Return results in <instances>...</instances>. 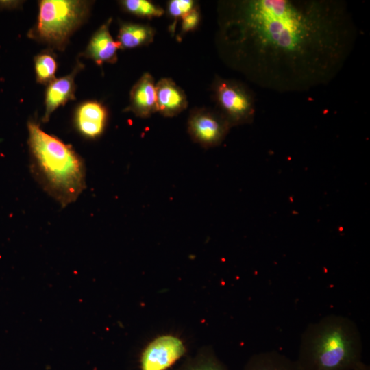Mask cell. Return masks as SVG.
<instances>
[{
  "mask_svg": "<svg viewBox=\"0 0 370 370\" xmlns=\"http://www.w3.org/2000/svg\"><path fill=\"white\" fill-rule=\"evenodd\" d=\"M219 43L226 61L257 86L304 92L330 83L358 36L341 0H241L221 3Z\"/></svg>",
  "mask_w": 370,
  "mask_h": 370,
  "instance_id": "6da1fadb",
  "label": "cell"
},
{
  "mask_svg": "<svg viewBox=\"0 0 370 370\" xmlns=\"http://www.w3.org/2000/svg\"><path fill=\"white\" fill-rule=\"evenodd\" d=\"M30 171L42 189L62 207L75 201L86 188L82 158L69 145L33 121L28 123Z\"/></svg>",
  "mask_w": 370,
  "mask_h": 370,
  "instance_id": "7a4b0ae2",
  "label": "cell"
},
{
  "mask_svg": "<svg viewBox=\"0 0 370 370\" xmlns=\"http://www.w3.org/2000/svg\"><path fill=\"white\" fill-rule=\"evenodd\" d=\"M362 354L356 323L346 316L331 314L304 329L296 361L301 370H355L362 362Z\"/></svg>",
  "mask_w": 370,
  "mask_h": 370,
  "instance_id": "3957f363",
  "label": "cell"
},
{
  "mask_svg": "<svg viewBox=\"0 0 370 370\" xmlns=\"http://www.w3.org/2000/svg\"><path fill=\"white\" fill-rule=\"evenodd\" d=\"M89 3L84 1L42 0L39 3L38 21L30 36L58 49L84 22Z\"/></svg>",
  "mask_w": 370,
  "mask_h": 370,
  "instance_id": "277c9868",
  "label": "cell"
},
{
  "mask_svg": "<svg viewBox=\"0 0 370 370\" xmlns=\"http://www.w3.org/2000/svg\"><path fill=\"white\" fill-rule=\"evenodd\" d=\"M217 110L231 127L250 123L256 113L255 97L245 84L217 77L212 84Z\"/></svg>",
  "mask_w": 370,
  "mask_h": 370,
  "instance_id": "5b68a950",
  "label": "cell"
},
{
  "mask_svg": "<svg viewBox=\"0 0 370 370\" xmlns=\"http://www.w3.org/2000/svg\"><path fill=\"white\" fill-rule=\"evenodd\" d=\"M187 126L191 138L205 148L220 145L232 127L217 110L206 108L193 109Z\"/></svg>",
  "mask_w": 370,
  "mask_h": 370,
  "instance_id": "8992f818",
  "label": "cell"
},
{
  "mask_svg": "<svg viewBox=\"0 0 370 370\" xmlns=\"http://www.w3.org/2000/svg\"><path fill=\"white\" fill-rule=\"evenodd\" d=\"M184 352L182 343L172 336L155 339L145 350L141 358L142 370H165Z\"/></svg>",
  "mask_w": 370,
  "mask_h": 370,
  "instance_id": "52a82bcc",
  "label": "cell"
},
{
  "mask_svg": "<svg viewBox=\"0 0 370 370\" xmlns=\"http://www.w3.org/2000/svg\"><path fill=\"white\" fill-rule=\"evenodd\" d=\"M125 111L140 118H149L157 112L156 84L149 73H144L130 91V104Z\"/></svg>",
  "mask_w": 370,
  "mask_h": 370,
  "instance_id": "ba28073f",
  "label": "cell"
},
{
  "mask_svg": "<svg viewBox=\"0 0 370 370\" xmlns=\"http://www.w3.org/2000/svg\"><path fill=\"white\" fill-rule=\"evenodd\" d=\"M157 112L164 117H173L188 106L184 90L171 78H162L156 84Z\"/></svg>",
  "mask_w": 370,
  "mask_h": 370,
  "instance_id": "9c48e42d",
  "label": "cell"
},
{
  "mask_svg": "<svg viewBox=\"0 0 370 370\" xmlns=\"http://www.w3.org/2000/svg\"><path fill=\"white\" fill-rule=\"evenodd\" d=\"M107 116V110L101 103L95 101H86L77 110L75 116L77 127L85 136L96 138L102 134Z\"/></svg>",
  "mask_w": 370,
  "mask_h": 370,
  "instance_id": "30bf717a",
  "label": "cell"
},
{
  "mask_svg": "<svg viewBox=\"0 0 370 370\" xmlns=\"http://www.w3.org/2000/svg\"><path fill=\"white\" fill-rule=\"evenodd\" d=\"M111 19L103 24L92 36L86 50V55L97 64L114 63L117 60V50L120 43L114 40L110 31Z\"/></svg>",
  "mask_w": 370,
  "mask_h": 370,
  "instance_id": "8fae6325",
  "label": "cell"
},
{
  "mask_svg": "<svg viewBox=\"0 0 370 370\" xmlns=\"http://www.w3.org/2000/svg\"><path fill=\"white\" fill-rule=\"evenodd\" d=\"M81 69L79 64L69 75L52 80L47 87L45 95V112L42 121H49L53 112L69 100L73 99L75 92L74 79Z\"/></svg>",
  "mask_w": 370,
  "mask_h": 370,
  "instance_id": "7c38bea8",
  "label": "cell"
},
{
  "mask_svg": "<svg viewBox=\"0 0 370 370\" xmlns=\"http://www.w3.org/2000/svg\"><path fill=\"white\" fill-rule=\"evenodd\" d=\"M243 370H301L296 360L275 351H265L250 357Z\"/></svg>",
  "mask_w": 370,
  "mask_h": 370,
  "instance_id": "4fadbf2b",
  "label": "cell"
},
{
  "mask_svg": "<svg viewBox=\"0 0 370 370\" xmlns=\"http://www.w3.org/2000/svg\"><path fill=\"white\" fill-rule=\"evenodd\" d=\"M156 31L148 24L124 23L120 26L118 42L121 49H132L151 44Z\"/></svg>",
  "mask_w": 370,
  "mask_h": 370,
  "instance_id": "5bb4252c",
  "label": "cell"
},
{
  "mask_svg": "<svg viewBox=\"0 0 370 370\" xmlns=\"http://www.w3.org/2000/svg\"><path fill=\"white\" fill-rule=\"evenodd\" d=\"M120 4L127 12L149 19L160 17L164 13L162 8L147 0H124Z\"/></svg>",
  "mask_w": 370,
  "mask_h": 370,
  "instance_id": "9a60e30c",
  "label": "cell"
},
{
  "mask_svg": "<svg viewBox=\"0 0 370 370\" xmlns=\"http://www.w3.org/2000/svg\"><path fill=\"white\" fill-rule=\"evenodd\" d=\"M178 370H229L212 352H206L186 361Z\"/></svg>",
  "mask_w": 370,
  "mask_h": 370,
  "instance_id": "2e32d148",
  "label": "cell"
},
{
  "mask_svg": "<svg viewBox=\"0 0 370 370\" xmlns=\"http://www.w3.org/2000/svg\"><path fill=\"white\" fill-rule=\"evenodd\" d=\"M57 63L49 53H42L35 58V71L37 81L43 84H49L55 79Z\"/></svg>",
  "mask_w": 370,
  "mask_h": 370,
  "instance_id": "e0dca14e",
  "label": "cell"
},
{
  "mask_svg": "<svg viewBox=\"0 0 370 370\" xmlns=\"http://www.w3.org/2000/svg\"><path fill=\"white\" fill-rule=\"evenodd\" d=\"M197 6L193 0H171L167 3L166 10L169 16L173 19L169 27V32L173 34L179 18L191 11Z\"/></svg>",
  "mask_w": 370,
  "mask_h": 370,
  "instance_id": "ac0fdd59",
  "label": "cell"
},
{
  "mask_svg": "<svg viewBox=\"0 0 370 370\" xmlns=\"http://www.w3.org/2000/svg\"><path fill=\"white\" fill-rule=\"evenodd\" d=\"M201 21V14L198 6L194 8L181 18V34L184 35L195 30Z\"/></svg>",
  "mask_w": 370,
  "mask_h": 370,
  "instance_id": "d6986e66",
  "label": "cell"
},
{
  "mask_svg": "<svg viewBox=\"0 0 370 370\" xmlns=\"http://www.w3.org/2000/svg\"><path fill=\"white\" fill-rule=\"evenodd\" d=\"M355 370H370V367L362 362Z\"/></svg>",
  "mask_w": 370,
  "mask_h": 370,
  "instance_id": "ffe728a7",
  "label": "cell"
}]
</instances>
